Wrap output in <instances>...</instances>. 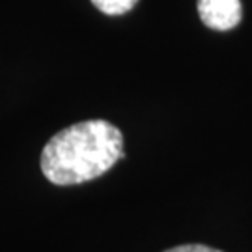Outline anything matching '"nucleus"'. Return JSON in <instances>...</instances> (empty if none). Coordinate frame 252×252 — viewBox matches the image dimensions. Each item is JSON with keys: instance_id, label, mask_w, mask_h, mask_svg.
Instances as JSON below:
<instances>
[{"instance_id": "1", "label": "nucleus", "mask_w": 252, "mask_h": 252, "mask_svg": "<svg viewBox=\"0 0 252 252\" xmlns=\"http://www.w3.org/2000/svg\"><path fill=\"white\" fill-rule=\"evenodd\" d=\"M124 157V136L107 120H86L58 131L41 152V172L54 185H79L108 172Z\"/></svg>"}, {"instance_id": "2", "label": "nucleus", "mask_w": 252, "mask_h": 252, "mask_svg": "<svg viewBox=\"0 0 252 252\" xmlns=\"http://www.w3.org/2000/svg\"><path fill=\"white\" fill-rule=\"evenodd\" d=\"M198 15L207 28L224 32L239 25L243 11L239 0H198Z\"/></svg>"}, {"instance_id": "3", "label": "nucleus", "mask_w": 252, "mask_h": 252, "mask_svg": "<svg viewBox=\"0 0 252 252\" xmlns=\"http://www.w3.org/2000/svg\"><path fill=\"white\" fill-rule=\"evenodd\" d=\"M138 0H92V4L105 15H124L135 8Z\"/></svg>"}, {"instance_id": "4", "label": "nucleus", "mask_w": 252, "mask_h": 252, "mask_svg": "<svg viewBox=\"0 0 252 252\" xmlns=\"http://www.w3.org/2000/svg\"><path fill=\"white\" fill-rule=\"evenodd\" d=\"M162 252H222L213 247H207V245H180V247H172L168 251Z\"/></svg>"}]
</instances>
